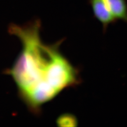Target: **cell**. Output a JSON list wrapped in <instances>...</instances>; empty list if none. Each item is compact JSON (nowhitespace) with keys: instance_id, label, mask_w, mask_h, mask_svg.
Masks as SVG:
<instances>
[{"instance_id":"1","label":"cell","mask_w":127,"mask_h":127,"mask_svg":"<svg viewBox=\"0 0 127 127\" xmlns=\"http://www.w3.org/2000/svg\"><path fill=\"white\" fill-rule=\"evenodd\" d=\"M40 23L12 26L10 33L20 40L22 52L9 71L29 109L38 112L42 104L65 88L78 83V73L59 50L61 41L46 44L40 37Z\"/></svg>"},{"instance_id":"2","label":"cell","mask_w":127,"mask_h":127,"mask_svg":"<svg viewBox=\"0 0 127 127\" xmlns=\"http://www.w3.org/2000/svg\"><path fill=\"white\" fill-rule=\"evenodd\" d=\"M95 18L102 26L103 31L105 32L109 25L116 22L113 17L102 0H89Z\"/></svg>"},{"instance_id":"4","label":"cell","mask_w":127,"mask_h":127,"mask_svg":"<svg viewBox=\"0 0 127 127\" xmlns=\"http://www.w3.org/2000/svg\"><path fill=\"white\" fill-rule=\"evenodd\" d=\"M69 122L72 124L75 123L74 119L73 118H71V116H69L68 115H64L61 116L59 118L57 121L58 124L61 126L64 125H65L66 124H70L69 123Z\"/></svg>"},{"instance_id":"3","label":"cell","mask_w":127,"mask_h":127,"mask_svg":"<svg viewBox=\"0 0 127 127\" xmlns=\"http://www.w3.org/2000/svg\"><path fill=\"white\" fill-rule=\"evenodd\" d=\"M116 20L127 23V2L126 0H102Z\"/></svg>"}]
</instances>
